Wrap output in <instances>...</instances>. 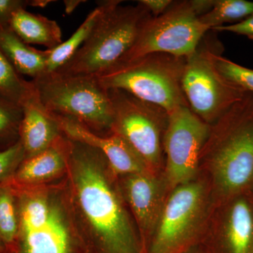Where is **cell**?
I'll return each instance as SVG.
<instances>
[{
    "label": "cell",
    "instance_id": "obj_23",
    "mask_svg": "<svg viewBox=\"0 0 253 253\" xmlns=\"http://www.w3.org/2000/svg\"><path fill=\"white\" fill-rule=\"evenodd\" d=\"M23 106L0 95V152L20 141Z\"/></svg>",
    "mask_w": 253,
    "mask_h": 253
},
{
    "label": "cell",
    "instance_id": "obj_19",
    "mask_svg": "<svg viewBox=\"0 0 253 253\" xmlns=\"http://www.w3.org/2000/svg\"><path fill=\"white\" fill-rule=\"evenodd\" d=\"M19 221L17 198L9 184L0 183V242L3 251L11 253L17 243Z\"/></svg>",
    "mask_w": 253,
    "mask_h": 253
},
{
    "label": "cell",
    "instance_id": "obj_22",
    "mask_svg": "<svg viewBox=\"0 0 253 253\" xmlns=\"http://www.w3.org/2000/svg\"><path fill=\"white\" fill-rule=\"evenodd\" d=\"M34 92L31 81L20 76L0 49V95L23 106Z\"/></svg>",
    "mask_w": 253,
    "mask_h": 253
},
{
    "label": "cell",
    "instance_id": "obj_7",
    "mask_svg": "<svg viewBox=\"0 0 253 253\" xmlns=\"http://www.w3.org/2000/svg\"><path fill=\"white\" fill-rule=\"evenodd\" d=\"M206 36L196 51L186 57L181 84L189 109L211 126L248 91L219 72L212 56L219 44H211Z\"/></svg>",
    "mask_w": 253,
    "mask_h": 253
},
{
    "label": "cell",
    "instance_id": "obj_18",
    "mask_svg": "<svg viewBox=\"0 0 253 253\" xmlns=\"http://www.w3.org/2000/svg\"><path fill=\"white\" fill-rule=\"evenodd\" d=\"M226 238L231 253H251L253 245V215L244 200L233 205L226 225Z\"/></svg>",
    "mask_w": 253,
    "mask_h": 253
},
{
    "label": "cell",
    "instance_id": "obj_21",
    "mask_svg": "<svg viewBox=\"0 0 253 253\" xmlns=\"http://www.w3.org/2000/svg\"><path fill=\"white\" fill-rule=\"evenodd\" d=\"M253 14V1L247 0H214L212 7L200 20L210 30L224 26L226 23H236Z\"/></svg>",
    "mask_w": 253,
    "mask_h": 253
},
{
    "label": "cell",
    "instance_id": "obj_16",
    "mask_svg": "<svg viewBox=\"0 0 253 253\" xmlns=\"http://www.w3.org/2000/svg\"><path fill=\"white\" fill-rule=\"evenodd\" d=\"M0 49L20 76L33 80L45 72L46 50L32 47L9 27H0Z\"/></svg>",
    "mask_w": 253,
    "mask_h": 253
},
{
    "label": "cell",
    "instance_id": "obj_30",
    "mask_svg": "<svg viewBox=\"0 0 253 253\" xmlns=\"http://www.w3.org/2000/svg\"><path fill=\"white\" fill-rule=\"evenodd\" d=\"M3 251V246L2 245H1V242H0V252H1V251Z\"/></svg>",
    "mask_w": 253,
    "mask_h": 253
},
{
    "label": "cell",
    "instance_id": "obj_27",
    "mask_svg": "<svg viewBox=\"0 0 253 253\" xmlns=\"http://www.w3.org/2000/svg\"><path fill=\"white\" fill-rule=\"evenodd\" d=\"M214 32H230L247 37L253 41V14L243 21L230 26H221L211 30Z\"/></svg>",
    "mask_w": 253,
    "mask_h": 253
},
{
    "label": "cell",
    "instance_id": "obj_11",
    "mask_svg": "<svg viewBox=\"0 0 253 253\" xmlns=\"http://www.w3.org/2000/svg\"><path fill=\"white\" fill-rule=\"evenodd\" d=\"M206 191L201 183L174 188L155 229L151 253H175L191 239L203 220Z\"/></svg>",
    "mask_w": 253,
    "mask_h": 253
},
{
    "label": "cell",
    "instance_id": "obj_20",
    "mask_svg": "<svg viewBox=\"0 0 253 253\" xmlns=\"http://www.w3.org/2000/svg\"><path fill=\"white\" fill-rule=\"evenodd\" d=\"M99 14V9L96 6L88 14L84 22L82 23L69 39L63 42L54 49L46 50V61L44 73L56 72L76 54L89 36Z\"/></svg>",
    "mask_w": 253,
    "mask_h": 253
},
{
    "label": "cell",
    "instance_id": "obj_15",
    "mask_svg": "<svg viewBox=\"0 0 253 253\" xmlns=\"http://www.w3.org/2000/svg\"><path fill=\"white\" fill-rule=\"evenodd\" d=\"M128 202L141 229H156L165 203L160 181L151 172L129 174L125 183Z\"/></svg>",
    "mask_w": 253,
    "mask_h": 253
},
{
    "label": "cell",
    "instance_id": "obj_10",
    "mask_svg": "<svg viewBox=\"0 0 253 253\" xmlns=\"http://www.w3.org/2000/svg\"><path fill=\"white\" fill-rule=\"evenodd\" d=\"M209 132V125L187 106L169 113L163 149L166 154V178L171 187L191 182L196 175Z\"/></svg>",
    "mask_w": 253,
    "mask_h": 253
},
{
    "label": "cell",
    "instance_id": "obj_14",
    "mask_svg": "<svg viewBox=\"0 0 253 253\" xmlns=\"http://www.w3.org/2000/svg\"><path fill=\"white\" fill-rule=\"evenodd\" d=\"M23 110L20 142L24 150L25 158H28L49 148L62 131L54 116L41 104L36 91L23 104Z\"/></svg>",
    "mask_w": 253,
    "mask_h": 253
},
{
    "label": "cell",
    "instance_id": "obj_9",
    "mask_svg": "<svg viewBox=\"0 0 253 253\" xmlns=\"http://www.w3.org/2000/svg\"><path fill=\"white\" fill-rule=\"evenodd\" d=\"M14 190L19 231L11 253H73L69 231L56 204L33 189Z\"/></svg>",
    "mask_w": 253,
    "mask_h": 253
},
{
    "label": "cell",
    "instance_id": "obj_4",
    "mask_svg": "<svg viewBox=\"0 0 253 253\" xmlns=\"http://www.w3.org/2000/svg\"><path fill=\"white\" fill-rule=\"evenodd\" d=\"M185 61L186 58L151 53L118 62L96 77L105 89L126 91L169 114L189 107L181 84Z\"/></svg>",
    "mask_w": 253,
    "mask_h": 253
},
{
    "label": "cell",
    "instance_id": "obj_25",
    "mask_svg": "<svg viewBox=\"0 0 253 253\" xmlns=\"http://www.w3.org/2000/svg\"><path fill=\"white\" fill-rule=\"evenodd\" d=\"M24 158V150L20 141L0 152V183L4 182L12 176Z\"/></svg>",
    "mask_w": 253,
    "mask_h": 253
},
{
    "label": "cell",
    "instance_id": "obj_26",
    "mask_svg": "<svg viewBox=\"0 0 253 253\" xmlns=\"http://www.w3.org/2000/svg\"><path fill=\"white\" fill-rule=\"evenodd\" d=\"M31 5L32 0H0V27H9L14 13Z\"/></svg>",
    "mask_w": 253,
    "mask_h": 253
},
{
    "label": "cell",
    "instance_id": "obj_17",
    "mask_svg": "<svg viewBox=\"0 0 253 253\" xmlns=\"http://www.w3.org/2000/svg\"><path fill=\"white\" fill-rule=\"evenodd\" d=\"M9 28L28 44H39L51 49L63 42L62 31L56 21L26 9L14 13Z\"/></svg>",
    "mask_w": 253,
    "mask_h": 253
},
{
    "label": "cell",
    "instance_id": "obj_28",
    "mask_svg": "<svg viewBox=\"0 0 253 253\" xmlns=\"http://www.w3.org/2000/svg\"><path fill=\"white\" fill-rule=\"evenodd\" d=\"M141 4L154 17L163 14L172 4V0H140Z\"/></svg>",
    "mask_w": 253,
    "mask_h": 253
},
{
    "label": "cell",
    "instance_id": "obj_24",
    "mask_svg": "<svg viewBox=\"0 0 253 253\" xmlns=\"http://www.w3.org/2000/svg\"><path fill=\"white\" fill-rule=\"evenodd\" d=\"M220 46L212 51V59L219 72L229 81L253 94V70L244 67L221 56Z\"/></svg>",
    "mask_w": 253,
    "mask_h": 253
},
{
    "label": "cell",
    "instance_id": "obj_29",
    "mask_svg": "<svg viewBox=\"0 0 253 253\" xmlns=\"http://www.w3.org/2000/svg\"><path fill=\"white\" fill-rule=\"evenodd\" d=\"M81 2H83V1H79V0H78H78H68V1H64L66 12L67 13V14H71Z\"/></svg>",
    "mask_w": 253,
    "mask_h": 253
},
{
    "label": "cell",
    "instance_id": "obj_6",
    "mask_svg": "<svg viewBox=\"0 0 253 253\" xmlns=\"http://www.w3.org/2000/svg\"><path fill=\"white\" fill-rule=\"evenodd\" d=\"M213 3L214 0L173 1L163 14L146 21L135 42L119 62L151 53L190 56L211 31L200 16L209 11Z\"/></svg>",
    "mask_w": 253,
    "mask_h": 253
},
{
    "label": "cell",
    "instance_id": "obj_1",
    "mask_svg": "<svg viewBox=\"0 0 253 253\" xmlns=\"http://www.w3.org/2000/svg\"><path fill=\"white\" fill-rule=\"evenodd\" d=\"M71 141L68 161L80 207L106 253H139L137 238L117 195L104 174L99 150Z\"/></svg>",
    "mask_w": 253,
    "mask_h": 253
},
{
    "label": "cell",
    "instance_id": "obj_2",
    "mask_svg": "<svg viewBox=\"0 0 253 253\" xmlns=\"http://www.w3.org/2000/svg\"><path fill=\"white\" fill-rule=\"evenodd\" d=\"M99 1V14L84 44L56 72L69 76H96L116 65L135 42L141 28L152 16L138 1Z\"/></svg>",
    "mask_w": 253,
    "mask_h": 253
},
{
    "label": "cell",
    "instance_id": "obj_3",
    "mask_svg": "<svg viewBox=\"0 0 253 253\" xmlns=\"http://www.w3.org/2000/svg\"><path fill=\"white\" fill-rule=\"evenodd\" d=\"M209 162L217 187L237 192L253 178V94L244 97L210 126L201 156Z\"/></svg>",
    "mask_w": 253,
    "mask_h": 253
},
{
    "label": "cell",
    "instance_id": "obj_8",
    "mask_svg": "<svg viewBox=\"0 0 253 253\" xmlns=\"http://www.w3.org/2000/svg\"><path fill=\"white\" fill-rule=\"evenodd\" d=\"M108 90L113 110L112 133L124 138L151 170L158 167L162 161L163 136L169 114L126 91Z\"/></svg>",
    "mask_w": 253,
    "mask_h": 253
},
{
    "label": "cell",
    "instance_id": "obj_5",
    "mask_svg": "<svg viewBox=\"0 0 253 253\" xmlns=\"http://www.w3.org/2000/svg\"><path fill=\"white\" fill-rule=\"evenodd\" d=\"M31 82L41 104L51 114L73 120L99 135L101 131L112 134L113 110L109 90L96 76L54 72Z\"/></svg>",
    "mask_w": 253,
    "mask_h": 253
},
{
    "label": "cell",
    "instance_id": "obj_12",
    "mask_svg": "<svg viewBox=\"0 0 253 253\" xmlns=\"http://www.w3.org/2000/svg\"><path fill=\"white\" fill-rule=\"evenodd\" d=\"M54 116L59 123L61 131L68 139L101 151L113 172L129 175L151 172L144 160L119 134L112 133L107 136L99 135L73 120Z\"/></svg>",
    "mask_w": 253,
    "mask_h": 253
},
{
    "label": "cell",
    "instance_id": "obj_13",
    "mask_svg": "<svg viewBox=\"0 0 253 253\" xmlns=\"http://www.w3.org/2000/svg\"><path fill=\"white\" fill-rule=\"evenodd\" d=\"M71 150V140H65L60 136L44 151L24 158L6 182L14 189H26L50 180L66 169Z\"/></svg>",
    "mask_w": 253,
    "mask_h": 253
}]
</instances>
